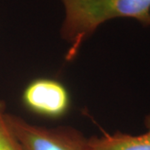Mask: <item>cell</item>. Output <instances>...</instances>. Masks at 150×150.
<instances>
[{
  "mask_svg": "<svg viewBox=\"0 0 150 150\" xmlns=\"http://www.w3.org/2000/svg\"><path fill=\"white\" fill-rule=\"evenodd\" d=\"M6 119L23 150H91L88 139L74 128L37 126L8 112Z\"/></svg>",
  "mask_w": 150,
  "mask_h": 150,
  "instance_id": "2",
  "label": "cell"
},
{
  "mask_svg": "<svg viewBox=\"0 0 150 150\" xmlns=\"http://www.w3.org/2000/svg\"><path fill=\"white\" fill-rule=\"evenodd\" d=\"M24 105L36 114L47 118L64 116L69 108V94L60 82L38 79L31 82L23 93Z\"/></svg>",
  "mask_w": 150,
  "mask_h": 150,
  "instance_id": "3",
  "label": "cell"
},
{
  "mask_svg": "<svg viewBox=\"0 0 150 150\" xmlns=\"http://www.w3.org/2000/svg\"><path fill=\"white\" fill-rule=\"evenodd\" d=\"M64 18L60 34L69 48L66 59L77 56L83 43L103 23L115 18H132L150 27V0H60Z\"/></svg>",
  "mask_w": 150,
  "mask_h": 150,
  "instance_id": "1",
  "label": "cell"
},
{
  "mask_svg": "<svg viewBox=\"0 0 150 150\" xmlns=\"http://www.w3.org/2000/svg\"><path fill=\"white\" fill-rule=\"evenodd\" d=\"M6 105L0 100V150H23L6 119Z\"/></svg>",
  "mask_w": 150,
  "mask_h": 150,
  "instance_id": "5",
  "label": "cell"
},
{
  "mask_svg": "<svg viewBox=\"0 0 150 150\" xmlns=\"http://www.w3.org/2000/svg\"><path fill=\"white\" fill-rule=\"evenodd\" d=\"M147 131L138 135L116 132L88 139L91 150H150V112L144 118Z\"/></svg>",
  "mask_w": 150,
  "mask_h": 150,
  "instance_id": "4",
  "label": "cell"
}]
</instances>
